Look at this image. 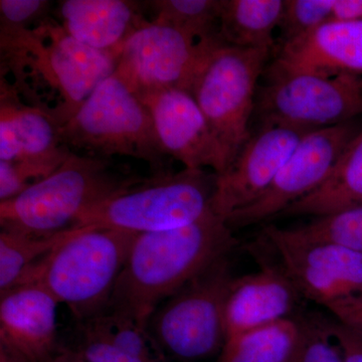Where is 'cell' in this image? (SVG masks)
Instances as JSON below:
<instances>
[{
  "label": "cell",
  "instance_id": "6da1fadb",
  "mask_svg": "<svg viewBox=\"0 0 362 362\" xmlns=\"http://www.w3.org/2000/svg\"><path fill=\"white\" fill-rule=\"evenodd\" d=\"M238 245L225 218L214 211L190 225L136 235L106 313L148 331L161 302Z\"/></svg>",
  "mask_w": 362,
  "mask_h": 362
},
{
  "label": "cell",
  "instance_id": "7a4b0ae2",
  "mask_svg": "<svg viewBox=\"0 0 362 362\" xmlns=\"http://www.w3.org/2000/svg\"><path fill=\"white\" fill-rule=\"evenodd\" d=\"M136 235L78 226L73 237L28 268L14 286H39L65 304L78 323L85 322L106 313Z\"/></svg>",
  "mask_w": 362,
  "mask_h": 362
},
{
  "label": "cell",
  "instance_id": "3957f363",
  "mask_svg": "<svg viewBox=\"0 0 362 362\" xmlns=\"http://www.w3.org/2000/svg\"><path fill=\"white\" fill-rule=\"evenodd\" d=\"M0 44L11 64L28 69L37 83L58 95L52 115L61 126L116 70L115 54L78 42L49 18L33 28H1Z\"/></svg>",
  "mask_w": 362,
  "mask_h": 362
},
{
  "label": "cell",
  "instance_id": "277c9868",
  "mask_svg": "<svg viewBox=\"0 0 362 362\" xmlns=\"http://www.w3.org/2000/svg\"><path fill=\"white\" fill-rule=\"evenodd\" d=\"M143 180L117 175L108 158L71 152L51 175L0 202L1 230L33 237L63 232L90 206Z\"/></svg>",
  "mask_w": 362,
  "mask_h": 362
},
{
  "label": "cell",
  "instance_id": "5b68a950",
  "mask_svg": "<svg viewBox=\"0 0 362 362\" xmlns=\"http://www.w3.org/2000/svg\"><path fill=\"white\" fill-rule=\"evenodd\" d=\"M216 175L183 168L144 178L81 214L74 226L141 233L190 225L211 213Z\"/></svg>",
  "mask_w": 362,
  "mask_h": 362
},
{
  "label": "cell",
  "instance_id": "8992f818",
  "mask_svg": "<svg viewBox=\"0 0 362 362\" xmlns=\"http://www.w3.org/2000/svg\"><path fill=\"white\" fill-rule=\"evenodd\" d=\"M63 145L108 158L147 162L153 175L169 173L148 108L115 73L104 80L59 128Z\"/></svg>",
  "mask_w": 362,
  "mask_h": 362
},
{
  "label": "cell",
  "instance_id": "52a82bcc",
  "mask_svg": "<svg viewBox=\"0 0 362 362\" xmlns=\"http://www.w3.org/2000/svg\"><path fill=\"white\" fill-rule=\"evenodd\" d=\"M273 52L244 49L218 39L202 61L189 93L199 105L230 168L250 139L259 80ZM226 168V169H228Z\"/></svg>",
  "mask_w": 362,
  "mask_h": 362
},
{
  "label": "cell",
  "instance_id": "ba28073f",
  "mask_svg": "<svg viewBox=\"0 0 362 362\" xmlns=\"http://www.w3.org/2000/svg\"><path fill=\"white\" fill-rule=\"evenodd\" d=\"M235 278L228 255L156 309L148 332L164 354L185 361L221 354L226 341V303Z\"/></svg>",
  "mask_w": 362,
  "mask_h": 362
},
{
  "label": "cell",
  "instance_id": "9c48e42d",
  "mask_svg": "<svg viewBox=\"0 0 362 362\" xmlns=\"http://www.w3.org/2000/svg\"><path fill=\"white\" fill-rule=\"evenodd\" d=\"M259 123L321 129L362 115V76L295 74L267 78L257 90Z\"/></svg>",
  "mask_w": 362,
  "mask_h": 362
},
{
  "label": "cell",
  "instance_id": "30bf717a",
  "mask_svg": "<svg viewBox=\"0 0 362 362\" xmlns=\"http://www.w3.org/2000/svg\"><path fill=\"white\" fill-rule=\"evenodd\" d=\"M218 37L197 40L173 26L152 21L123 45L114 73L138 96L168 89L187 90Z\"/></svg>",
  "mask_w": 362,
  "mask_h": 362
},
{
  "label": "cell",
  "instance_id": "8fae6325",
  "mask_svg": "<svg viewBox=\"0 0 362 362\" xmlns=\"http://www.w3.org/2000/svg\"><path fill=\"white\" fill-rule=\"evenodd\" d=\"M261 235L303 300L326 307L344 298L362 297L361 254L301 239L290 228L271 223Z\"/></svg>",
  "mask_w": 362,
  "mask_h": 362
},
{
  "label": "cell",
  "instance_id": "7c38bea8",
  "mask_svg": "<svg viewBox=\"0 0 362 362\" xmlns=\"http://www.w3.org/2000/svg\"><path fill=\"white\" fill-rule=\"evenodd\" d=\"M361 130L352 120L308 133L268 189L256 202L228 216V226L233 230L269 221L310 194L322 185L343 150Z\"/></svg>",
  "mask_w": 362,
  "mask_h": 362
},
{
  "label": "cell",
  "instance_id": "4fadbf2b",
  "mask_svg": "<svg viewBox=\"0 0 362 362\" xmlns=\"http://www.w3.org/2000/svg\"><path fill=\"white\" fill-rule=\"evenodd\" d=\"M311 128L259 124V129L240 150L235 160L221 175H216L211 209L228 220L261 197Z\"/></svg>",
  "mask_w": 362,
  "mask_h": 362
},
{
  "label": "cell",
  "instance_id": "5bb4252c",
  "mask_svg": "<svg viewBox=\"0 0 362 362\" xmlns=\"http://www.w3.org/2000/svg\"><path fill=\"white\" fill-rule=\"evenodd\" d=\"M249 250L259 271L233 280L226 303V340L291 318L303 300L262 235Z\"/></svg>",
  "mask_w": 362,
  "mask_h": 362
},
{
  "label": "cell",
  "instance_id": "9a60e30c",
  "mask_svg": "<svg viewBox=\"0 0 362 362\" xmlns=\"http://www.w3.org/2000/svg\"><path fill=\"white\" fill-rule=\"evenodd\" d=\"M153 121L162 151L181 162L185 168L213 169L225 173L228 165L223 149L206 117L187 90L168 89L140 97Z\"/></svg>",
  "mask_w": 362,
  "mask_h": 362
},
{
  "label": "cell",
  "instance_id": "2e32d148",
  "mask_svg": "<svg viewBox=\"0 0 362 362\" xmlns=\"http://www.w3.org/2000/svg\"><path fill=\"white\" fill-rule=\"evenodd\" d=\"M59 303L35 285H18L0 300V354L11 362H52L61 349Z\"/></svg>",
  "mask_w": 362,
  "mask_h": 362
},
{
  "label": "cell",
  "instance_id": "e0dca14e",
  "mask_svg": "<svg viewBox=\"0 0 362 362\" xmlns=\"http://www.w3.org/2000/svg\"><path fill=\"white\" fill-rule=\"evenodd\" d=\"M266 77L362 76V21H329L276 51Z\"/></svg>",
  "mask_w": 362,
  "mask_h": 362
},
{
  "label": "cell",
  "instance_id": "ac0fdd59",
  "mask_svg": "<svg viewBox=\"0 0 362 362\" xmlns=\"http://www.w3.org/2000/svg\"><path fill=\"white\" fill-rule=\"evenodd\" d=\"M54 11L71 37L117 58L131 35L148 23L139 4L127 0H63Z\"/></svg>",
  "mask_w": 362,
  "mask_h": 362
},
{
  "label": "cell",
  "instance_id": "d6986e66",
  "mask_svg": "<svg viewBox=\"0 0 362 362\" xmlns=\"http://www.w3.org/2000/svg\"><path fill=\"white\" fill-rule=\"evenodd\" d=\"M0 92V161L49 158L70 150L62 143L61 125L49 112L23 103L4 77Z\"/></svg>",
  "mask_w": 362,
  "mask_h": 362
},
{
  "label": "cell",
  "instance_id": "ffe728a7",
  "mask_svg": "<svg viewBox=\"0 0 362 362\" xmlns=\"http://www.w3.org/2000/svg\"><path fill=\"white\" fill-rule=\"evenodd\" d=\"M362 206V129L343 150L322 185L280 216H325Z\"/></svg>",
  "mask_w": 362,
  "mask_h": 362
},
{
  "label": "cell",
  "instance_id": "44dd1931",
  "mask_svg": "<svg viewBox=\"0 0 362 362\" xmlns=\"http://www.w3.org/2000/svg\"><path fill=\"white\" fill-rule=\"evenodd\" d=\"M285 0H221L220 37L244 49H267L275 54ZM274 56V54H273Z\"/></svg>",
  "mask_w": 362,
  "mask_h": 362
},
{
  "label": "cell",
  "instance_id": "7402d4cb",
  "mask_svg": "<svg viewBox=\"0 0 362 362\" xmlns=\"http://www.w3.org/2000/svg\"><path fill=\"white\" fill-rule=\"evenodd\" d=\"M295 316L226 340L218 362H291L300 340Z\"/></svg>",
  "mask_w": 362,
  "mask_h": 362
},
{
  "label": "cell",
  "instance_id": "603a6c76",
  "mask_svg": "<svg viewBox=\"0 0 362 362\" xmlns=\"http://www.w3.org/2000/svg\"><path fill=\"white\" fill-rule=\"evenodd\" d=\"M73 226L47 237H33L13 232H0V294L8 291L23 274L73 237Z\"/></svg>",
  "mask_w": 362,
  "mask_h": 362
},
{
  "label": "cell",
  "instance_id": "cb8c5ba5",
  "mask_svg": "<svg viewBox=\"0 0 362 362\" xmlns=\"http://www.w3.org/2000/svg\"><path fill=\"white\" fill-rule=\"evenodd\" d=\"M160 21L197 40L220 35L221 0H154L146 1Z\"/></svg>",
  "mask_w": 362,
  "mask_h": 362
},
{
  "label": "cell",
  "instance_id": "d4e9b609",
  "mask_svg": "<svg viewBox=\"0 0 362 362\" xmlns=\"http://www.w3.org/2000/svg\"><path fill=\"white\" fill-rule=\"evenodd\" d=\"M290 230L301 239L330 243L362 255V206L316 216Z\"/></svg>",
  "mask_w": 362,
  "mask_h": 362
},
{
  "label": "cell",
  "instance_id": "484cf974",
  "mask_svg": "<svg viewBox=\"0 0 362 362\" xmlns=\"http://www.w3.org/2000/svg\"><path fill=\"white\" fill-rule=\"evenodd\" d=\"M300 340L291 362H344L341 351L326 327V316L300 310Z\"/></svg>",
  "mask_w": 362,
  "mask_h": 362
},
{
  "label": "cell",
  "instance_id": "4316f807",
  "mask_svg": "<svg viewBox=\"0 0 362 362\" xmlns=\"http://www.w3.org/2000/svg\"><path fill=\"white\" fill-rule=\"evenodd\" d=\"M18 161H0V202L13 199L54 173L71 154Z\"/></svg>",
  "mask_w": 362,
  "mask_h": 362
},
{
  "label": "cell",
  "instance_id": "83f0119b",
  "mask_svg": "<svg viewBox=\"0 0 362 362\" xmlns=\"http://www.w3.org/2000/svg\"><path fill=\"white\" fill-rule=\"evenodd\" d=\"M332 7L333 0H285L276 51L314 28L329 23Z\"/></svg>",
  "mask_w": 362,
  "mask_h": 362
},
{
  "label": "cell",
  "instance_id": "f1b7e54d",
  "mask_svg": "<svg viewBox=\"0 0 362 362\" xmlns=\"http://www.w3.org/2000/svg\"><path fill=\"white\" fill-rule=\"evenodd\" d=\"M52 2L47 0H0V28H30L47 20Z\"/></svg>",
  "mask_w": 362,
  "mask_h": 362
},
{
  "label": "cell",
  "instance_id": "f546056e",
  "mask_svg": "<svg viewBox=\"0 0 362 362\" xmlns=\"http://www.w3.org/2000/svg\"><path fill=\"white\" fill-rule=\"evenodd\" d=\"M74 349L86 362H151L124 351L103 338L83 329L80 326L78 344Z\"/></svg>",
  "mask_w": 362,
  "mask_h": 362
},
{
  "label": "cell",
  "instance_id": "4dcf8cb0",
  "mask_svg": "<svg viewBox=\"0 0 362 362\" xmlns=\"http://www.w3.org/2000/svg\"><path fill=\"white\" fill-rule=\"evenodd\" d=\"M326 327L339 347L344 362H362V333L335 317H326Z\"/></svg>",
  "mask_w": 362,
  "mask_h": 362
},
{
  "label": "cell",
  "instance_id": "1f68e13d",
  "mask_svg": "<svg viewBox=\"0 0 362 362\" xmlns=\"http://www.w3.org/2000/svg\"><path fill=\"white\" fill-rule=\"evenodd\" d=\"M333 317L362 333V297L338 300L325 307Z\"/></svg>",
  "mask_w": 362,
  "mask_h": 362
},
{
  "label": "cell",
  "instance_id": "d6a6232c",
  "mask_svg": "<svg viewBox=\"0 0 362 362\" xmlns=\"http://www.w3.org/2000/svg\"><path fill=\"white\" fill-rule=\"evenodd\" d=\"M331 21H362V0H333Z\"/></svg>",
  "mask_w": 362,
  "mask_h": 362
},
{
  "label": "cell",
  "instance_id": "836d02e7",
  "mask_svg": "<svg viewBox=\"0 0 362 362\" xmlns=\"http://www.w3.org/2000/svg\"><path fill=\"white\" fill-rule=\"evenodd\" d=\"M52 362H86L82 356L71 347L62 346Z\"/></svg>",
  "mask_w": 362,
  "mask_h": 362
}]
</instances>
